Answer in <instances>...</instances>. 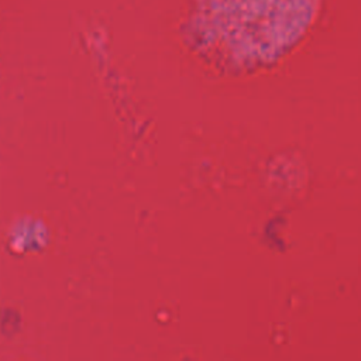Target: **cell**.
<instances>
[{"label": "cell", "instance_id": "cell-1", "mask_svg": "<svg viewBox=\"0 0 361 361\" xmlns=\"http://www.w3.org/2000/svg\"><path fill=\"white\" fill-rule=\"evenodd\" d=\"M319 0H214L216 27L244 63H267L288 51L312 24Z\"/></svg>", "mask_w": 361, "mask_h": 361}]
</instances>
